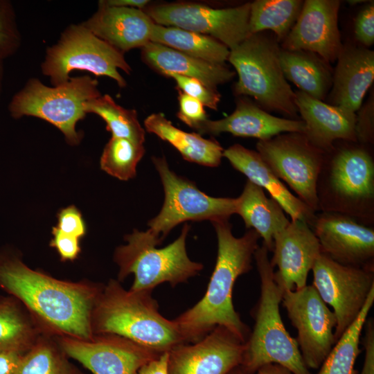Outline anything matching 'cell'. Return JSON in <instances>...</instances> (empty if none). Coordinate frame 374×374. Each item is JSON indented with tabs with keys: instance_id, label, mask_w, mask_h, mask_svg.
I'll return each instance as SVG.
<instances>
[{
	"instance_id": "obj_47",
	"label": "cell",
	"mask_w": 374,
	"mask_h": 374,
	"mask_svg": "<svg viewBox=\"0 0 374 374\" xmlns=\"http://www.w3.org/2000/svg\"><path fill=\"white\" fill-rule=\"evenodd\" d=\"M104 2L112 6L134 8L143 10L148 5V0H107Z\"/></svg>"
},
{
	"instance_id": "obj_49",
	"label": "cell",
	"mask_w": 374,
	"mask_h": 374,
	"mask_svg": "<svg viewBox=\"0 0 374 374\" xmlns=\"http://www.w3.org/2000/svg\"><path fill=\"white\" fill-rule=\"evenodd\" d=\"M362 2H367L366 1H362V0H358V1H356V0H350V1H348V3L350 5H356L357 3H361Z\"/></svg>"
},
{
	"instance_id": "obj_22",
	"label": "cell",
	"mask_w": 374,
	"mask_h": 374,
	"mask_svg": "<svg viewBox=\"0 0 374 374\" xmlns=\"http://www.w3.org/2000/svg\"><path fill=\"white\" fill-rule=\"evenodd\" d=\"M295 104L305 125L304 134L315 147L326 152L337 141L357 142L355 112L316 99L299 90Z\"/></svg>"
},
{
	"instance_id": "obj_40",
	"label": "cell",
	"mask_w": 374,
	"mask_h": 374,
	"mask_svg": "<svg viewBox=\"0 0 374 374\" xmlns=\"http://www.w3.org/2000/svg\"><path fill=\"white\" fill-rule=\"evenodd\" d=\"M357 43L368 48L374 44V1H369L359 12L354 23Z\"/></svg>"
},
{
	"instance_id": "obj_7",
	"label": "cell",
	"mask_w": 374,
	"mask_h": 374,
	"mask_svg": "<svg viewBox=\"0 0 374 374\" xmlns=\"http://www.w3.org/2000/svg\"><path fill=\"white\" fill-rule=\"evenodd\" d=\"M190 226L185 224L179 236L163 248L148 231L134 230L125 237L127 244L118 247L114 260L119 267L118 279L130 274L134 279L130 290L152 292L157 286L168 283L172 287L187 282L197 275L203 265L188 256L186 240Z\"/></svg>"
},
{
	"instance_id": "obj_21",
	"label": "cell",
	"mask_w": 374,
	"mask_h": 374,
	"mask_svg": "<svg viewBox=\"0 0 374 374\" xmlns=\"http://www.w3.org/2000/svg\"><path fill=\"white\" fill-rule=\"evenodd\" d=\"M333 69L330 105L359 110L374 80V51L359 44H343Z\"/></svg>"
},
{
	"instance_id": "obj_39",
	"label": "cell",
	"mask_w": 374,
	"mask_h": 374,
	"mask_svg": "<svg viewBox=\"0 0 374 374\" xmlns=\"http://www.w3.org/2000/svg\"><path fill=\"white\" fill-rule=\"evenodd\" d=\"M357 114L355 133L358 143L371 145L374 142L373 92L366 103L360 107Z\"/></svg>"
},
{
	"instance_id": "obj_15",
	"label": "cell",
	"mask_w": 374,
	"mask_h": 374,
	"mask_svg": "<svg viewBox=\"0 0 374 374\" xmlns=\"http://www.w3.org/2000/svg\"><path fill=\"white\" fill-rule=\"evenodd\" d=\"M244 343L224 326H216L193 344L168 352V374H229L240 366Z\"/></svg>"
},
{
	"instance_id": "obj_16",
	"label": "cell",
	"mask_w": 374,
	"mask_h": 374,
	"mask_svg": "<svg viewBox=\"0 0 374 374\" xmlns=\"http://www.w3.org/2000/svg\"><path fill=\"white\" fill-rule=\"evenodd\" d=\"M321 253L347 266L374 270V229L340 213H316L310 226Z\"/></svg>"
},
{
	"instance_id": "obj_5",
	"label": "cell",
	"mask_w": 374,
	"mask_h": 374,
	"mask_svg": "<svg viewBox=\"0 0 374 374\" xmlns=\"http://www.w3.org/2000/svg\"><path fill=\"white\" fill-rule=\"evenodd\" d=\"M268 250L262 244L256 250L260 294L253 310L254 326L244 343L241 371L253 374L268 364H280L293 374H311L301 356L297 341L286 330L280 314L284 290L274 278Z\"/></svg>"
},
{
	"instance_id": "obj_8",
	"label": "cell",
	"mask_w": 374,
	"mask_h": 374,
	"mask_svg": "<svg viewBox=\"0 0 374 374\" xmlns=\"http://www.w3.org/2000/svg\"><path fill=\"white\" fill-rule=\"evenodd\" d=\"M98 82L89 76L70 78L50 87L38 79H30L12 98L8 110L15 118L32 116L57 127L71 145L81 141L77 123L86 115L87 103L100 96Z\"/></svg>"
},
{
	"instance_id": "obj_37",
	"label": "cell",
	"mask_w": 374,
	"mask_h": 374,
	"mask_svg": "<svg viewBox=\"0 0 374 374\" xmlns=\"http://www.w3.org/2000/svg\"><path fill=\"white\" fill-rule=\"evenodd\" d=\"M19 42L11 4L0 0V58L3 60L12 55L18 47Z\"/></svg>"
},
{
	"instance_id": "obj_45",
	"label": "cell",
	"mask_w": 374,
	"mask_h": 374,
	"mask_svg": "<svg viewBox=\"0 0 374 374\" xmlns=\"http://www.w3.org/2000/svg\"><path fill=\"white\" fill-rule=\"evenodd\" d=\"M22 354L14 351L0 352V374H15Z\"/></svg>"
},
{
	"instance_id": "obj_17",
	"label": "cell",
	"mask_w": 374,
	"mask_h": 374,
	"mask_svg": "<svg viewBox=\"0 0 374 374\" xmlns=\"http://www.w3.org/2000/svg\"><path fill=\"white\" fill-rule=\"evenodd\" d=\"M63 353L92 374H136L139 369L159 354L122 337L103 335L91 339L65 337Z\"/></svg>"
},
{
	"instance_id": "obj_10",
	"label": "cell",
	"mask_w": 374,
	"mask_h": 374,
	"mask_svg": "<svg viewBox=\"0 0 374 374\" xmlns=\"http://www.w3.org/2000/svg\"><path fill=\"white\" fill-rule=\"evenodd\" d=\"M152 160L163 184L164 202L159 214L148 222L147 231L159 244L181 222L229 220L235 213L236 198L208 196L171 170L166 158Z\"/></svg>"
},
{
	"instance_id": "obj_48",
	"label": "cell",
	"mask_w": 374,
	"mask_h": 374,
	"mask_svg": "<svg viewBox=\"0 0 374 374\" xmlns=\"http://www.w3.org/2000/svg\"><path fill=\"white\" fill-rule=\"evenodd\" d=\"M3 60L0 58V93L1 91L2 87V80H3V65H2Z\"/></svg>"
},
{
	"instance_id": "obj_33",
	"label": "cell",
	"mask_w": 374,
	"mask_h": 374,
	"mask_svg": "<svg viewBox=\"0 0 374 374\" xmlns=\"http://www.w3.org/2000/svg\"><path fill=\"white\" fill-rule=\"evenodd\" d=\"M33 330L12 299H0V352H27L34 344Z\"/></svg>"
},
{
	"instance_id": "obj_27",
	"label": "cell",
	"mask_w": 374,
	"mask_h": 374,
	"mask_svg": "<svg viewBox=\"0 0 374 374\" xmlns=\"http://www.w3.org/2000/svg\"><path fill=\"white\" fill-rule=\"evenodd\" d=\"M280 62L287 80L299 91L323 101L332 85L333 69L318 54L304 50H288L280 47Z\"/></svg>"
},
{
	"instance_id": "obj_24",
	"label": "cell",
	"mask_w": 374,
	"mask_h": 374,
	"mask_svg": "<svg viewBox=\"0 0 374 374\" xmlns=\"http://www.w3.org/2000/svg\"><path fill=\"white\" fill-rule=\"evenodd\" d=\"M223 157L249 181L265 188L290 215L291 221L299 220L312 226L317 213L290 192L257 151L236 143L224 150Z\"/></svg>"
},
{
	"instance_id": "obj_2",
	"label": "cell",
	"mask_w": 374,
	"mask_h": 374,
	"mask_svg": "<svg viewBox=\"0 0 374 374\" xmlns=\"http://www.w3.org/2000/svg\"><path fill=\"white\" fill-rule=\"evenodd\" d=\"M0 287L21 301L46 326L68 337L91 338V313L100 292L59 280L0 253Z\"/></svg>"
},
{
	"instance_id": "obj_26",
	"label": "cell",
	"mask_w": 374,
	"mask_h": 374,
	"mask_svg": "<svg viewBox=\"0 0 374 374\" xmlns=\"http://www.w3.org/2000/svg\"><path fill=\"white\" fill-rule=\"evenodd\" d=\"M235 213L242 217L247 229L255 230L262 238L268 251L273 250L275 234L290 222L281 206L267 197L262 188L249 180L236 197Z\"/></svg>"
},
{
	"instance_id": "obj_28",
	"label": "cell",
	"mask_w": 374,
	"mask_h": 374,
	"mask_svg": "<svg viewBox=\"0 0 374 374\" xmlns=\"http://www.w3.org/2000/svg\"><path fill=\"white\" fill-rule=\"evenodd\" d=\"M144 126L148 132L172 145L188 161L208 167H217L221 163L224 149L216 140L175 127L163 113L149 115Z\"/></svg>"
},
{
	"instance_id": "obj_13",
	"label": "cell",
	"mask_w": 374,
	"mask_h": 374,
	"mask_svg": "<svg viewBox=\"0 0 374 374\" xmlns=\"http://www.w3.org/2000/svg\"><path fill=\"white\" fill-rule=\"evenodd\" d=\"M312 285L337 319L336 342L355 321L374 288V270L339 264L321 253L312 269Z\"/></svg>"
},
{
	"instance_id": "obj_35",
	"label": "cell",
	"mask_w": 374,
	"mask_h": 374,
	"mask_svg": "<svg viewBox=\"0 0 374 374\" xmlns=\"http://www.w3.org/2000/svg\"><path fill=\"white\" fill-rule=\"evenodd\" d=\"M64 354L50 344H34L22 354L15 374H74Z\"/></svg>"
},
{
	"instance_id": "obj_30",
	"label": "cell",
	"mask_w": 374,
	"mask_h": 374,
	"mask_svg": "<svg viewBox=\"0 0 374 374\" xmlns=\"http://www.w3.org/2000/svg\"><path fill=\"white\" fill-rule=\"evenodd\" d=\"M302 0H256L250 2L249 32H271L280 44L296 23Z\"/></svg>"
},
{
	"instance_id": "obj_44",
	"label": "cell",
	"mask_w": 374,
	"mask_h": 374,
	"mask_svg": "<svg viewBox=\"0 0 374 374\" xmlns=\"http://www.w3.org/2000/svg\"><path fill=\"white\" fill-rule=\"evenodd\" d=\"M168 352L159 354L143 365L136 374H168Z\"/></svg>"
},
{
	"instance_id": "obj_4",
	"label": "cell",
	"mask_w": 374,
	"mask_h": 374,
	"mask_svg": "<svg viewBox=\"0 0 374 374\" xmlns=\"http://www.w3.org/2000/svg\"><path fill=\"white\" fill-rule=\"evenodd\" d=\"M370 145L337 141L325 152L317 182L319 211L374 225V158Z\"/></svg>"
},
{
	"instance_id": "obj_12",
	"label": "cell",
	"mask_w": 374,
	"mask_h": 374,
	"mask_svg": "<svg viewBox=\"0 0 374 374\" xmlns=\"http://www.w3.org/2000/svg\"><path fill=\"white\" fill-rule=\"evenodd\" d=\"M143 11L157 24L210 36L229 50L251 35L250 2L225 8L193 2L168 3L148 6Z\"/></svg>"
},
{
	"instance_id": "obj_19",
	"label": "cell",
	"mask_w": 374,
	"mask_h": 374,
	"mask_svg": "<svg viewBox=\"0 0 374 374\" xmlns=\"http://www.w3.org/2000/svg\"><path fill=\"white\" fill-rule=\"evenodd\" d=\"M270 263L276 283L284 290H299L306 285L308 273L321 253L319 242L304 221L294 220L274 236Z\"/></svg>"
},
{
	"instance_id": "obj_31",
	"label": "cell",
	"mask_w": 374,
	"mask_h": 374,
	"mask_svg": "<svg viewBox=\"0 0 374 374\" xmlns=\"http://www.w3.org/2000/svg\"><path fill=\"white\" fill-rule=\"evenodd\" d=\"M374 302V288L355 321L347 328L326 357L318 374H356L354 368L361 353L359 343L367 316Z\"/></svg>"
},
{
	"instance_id": "obj_42",
	"label": "cell",
	"mask_w": 374,
	"mask_h": 374,
	"mask_svg": "<svg viewBox=\"0 0 374 374\" xmlns=\"http://www.w3.org/2000/svg\"><path fill=\"white\" fill-rule=\"evenodd\" d=\"M52 234L53 236L50 244L57 249L62 260L75 259L80 251L79 239L65 234L56 226L53 227Z\"/></svg>"
},
{
	"instance_id": "obj_34",
	"label": "cell",
	"mask_w": 374,
	"mask_h": 374,
	"mask_svg": "<svg viewBox=\"0 0 374 374\" xmlns=\"http://www.w3.org/2000/svg\"><path fill=\"white\" fill-rule=\"evenodd\" d=\"M144 154L143 143L112 136L103 149L100 168L109 175L127 181L136 176L137 164Z\"/></svg>"
},
{
	"instance_id": "obj_1",
	"label": "cell",
	"mask_w": 374,
	"mask_h": 374,
	"mask_svg": "<svg viewBox=\"0 0 374 374\" xmlns=\"http://www.w3.org/2000/svg\"><path fill=\"white\" fill-rule=\"evenodd\" d=\"M217 235V256L206 291L200 301L174 319L186 342H195L216 326H224L245 342L250 334L233 304L235 280L251 268L260 235L249 229L240 238L229 220L211 222Z\"/></svg>"
},
{
	"instance_id": "obj_50",
	"label": "cell",
	"mask_w": 374,
	"mask_h": 374,
	"mask_svg": "<svg viewBox=\"0 0 374 374\" xmlns=\"http://www.w3.org/2000/svg\"><path fill=\"white\" fill-rule=\"evenodd\" d=\"M74 374H82V373H81L79 371H77L75 370Z\"/></svg>"
},
{
	"instance_id": "obj_38",
	"label": "cell",
	"mask_w": 374,
	"mask_h": 374,
	"mask_svg": "<svg viewBox=\"0 0 374 374\" xmlns=\"http://www.w3.org/2000/svg\"><path fill=\"white\" fill-rule=\"evenodd\" d=\"M179 112L177 118L190 127L196 129L207 118L204 105L197 100L179 90Z\"/></svg>"
},
{
	"instance_id": "obj_20",
	"label": "cell",
	"mask_w": 374,
	"mask_h": 374,
	"mask_svg": "<svg viewBox=\"0 0 374 374\" xmlns=\"http://www.w3.org/2000/svg\"><path fill=\"white\" fill-rule=\"evenodd\" d=\"M196 131L199 134L219 135L230 133L235 136L267 140L287 132L305 133V125L301 119L275 116L245 96L236 102L235 110L225 118L202 123Z\"/></svg>"
},
{
	"instance_id": "obj_29",
	"label": "cell",
	"mask_w": 374,
	"mask_h": 374,
	"mask_svg": "<svg viewBox=\"0 0 374 374\" xmlns=\"http://www.w3.org/2000/svg\"><path fill=\"white\" fill-rule=\"evenodd\" d=\"M150 42L214 64H224L230 53L224 44L210 36L155 23Z\"/></svg>"
},
{
	"instance_id": "obj_46",
	"label": "cell",
	"mask_w": 374,
	"mask_h": 374,
	"mask_svg": "<svg viewBox=\"0 0 374 374\" xmlns=\"http://www.w3.org/2000/svg\"><path fill=\"white\" fill-rule=\"evenodd\" d=\"M229 374H246L237 368ZM253 374H293L285 367L277 364H268L259 368Z\"/></svg>"
},
{
	"instance_id": "obj_36",
	"label": "cell",
	"mask_w": 374,
	"mask_h": 374,
	"mask_svg": "<svg viewBox=\"0 0 374 374\" xmlns=\"http://www.w3.org/2000/svg\"><path fill=\"white\" fill-rule=\"evenodd\" d=\"M163 75L172 78L177 89L183 93L200 101L204 106L217 110L221 95L217 89L208 87L200 80L184 76L173 72H164Z\"/></svg>"
},
{
	"instance_id": "obj_23",
	"label": "cell",
	"mask_w": 374,
	"mask_h": 374,
	"mask_svg": "<svg viewBox=\"0 0 374 374\" xmlns=\"http://www.w3.org/2000/svg\"><path fill=\"white\" fill-rule=\"evenodd\" d=\"M154 22L142 10L112 6L100 1L97 12L82 25L121 53L150 42Z\"/></svg>"
},
{
	"instance_id": "obj_43",
	"label": "cell",
	"mask_w": 374,
	"mask_h": 374,
	"mask_svg": "<svg viewBox=\"0 0 374 374\" xmlns=\"http://www.w3.org/2000/svg\"><path fill=\"white\" fill-rule=\"evenodd\" d=\"M365 334L362 344L365 350L364 361L360 374H374V321L373 318L365 322Z\"/></svg>"
},
{
	"instance_id": "obj_14",
	"label": "cell",
	"mask_w": 374,
	"mask_h": 374,
	"mask_svg": "<svg viewBox=\"0 0 374 374\" xmlns=\"http://www.w3.org/2000/svg\"><path fill=\"white\" fill-rule=\"evenodd\" d=\"M281 302L297 330L296 340L306 366L319 368L336 343L335 314L312 285L295 291L285 290Z\"/></svg>"
},
{
	"instance_id": "obj_3",
	"label": "cell",
	"mask_w": 374,
	"mask_h": 374,
	"mask_svg": "<svg viewBox=\"0 0 374 374\" xmlns=\"http://www.w3.org/2000/svg\"><path fill=\"white\" fill-rule=\"evenodd\" d=\"M151 292L125 290L110 280L94 304L92 331L122 337L159 354L187 344L175 321L159 312Z\"/></svg>"
},
{
	"instance_id": "obj_11",
	"label": "cell",
	"mask_w": 374,
	"mask_h": 374,
	"mask_svg": "<svg viewBox=\"0 0 374 374\" xmlns=\"http://www.w3.org/2000/svg\"><path fill=\"white\" fill-rule=\"evenodd\" d=\"M256 150L276 176L297 197L318 212L317 182L325 152L313 145L303 133L287 132L258 141Z\"/></svg>"
},
{
	"instance_id": "obj_9",
	"label": "cell",
	"mask_w": 374,
	"mask_h": 374,
	"mask_svg": "<svg viewBox=\"0 0 374 374\" xmlns=\"http://www.w3.org/2000/svg\"><path fill=\"white\" fill-rule=\"evenodd\" d=\"M132 71L124 55L98 38L82 24L71 25L62 33L58 42L48 48L42 71L53 86L67 82L73 70L88 71L96 75L114 80L119 87L126 86L118 69Z\"/></svg>"
},
{
	"instance_id": "obj_32",
	"label": "cell",
	"mask_w": 374,
	"mask_h": 374,
	"mask_svg": "<svg viewBox=\"0 0 374 374\" xmlns=\"http://www.w3.org/2000/svg\"><path fill=\"white\" fill-rule=\"evenodd\" d=\"M86 113H93L100 116L113 137L143 144L145 131L138 120L136 112L116 104L109 95L100 96L89 101L86 105Z\"/></svg>"
},
{
	"instance_id": "obj_41",
	"label": "cell",
	"mask_w": 374,
	"mask_h": 374,
	"mask_svg": "<svg viewBox=\"0 0 374 374\" xmlns=\"http://www.w3.org/2000/svg\"><path fill=\"white\" fill-rule=\"evenodd\" d=\"M55 226L65 234L78 239L82 238L87 232L82 214L75 206H69L60 211Z\"/></svg>"
},
{
	"instance_id": "obj_18",
	"label": "cell",
	"mask_w": 374,
	"mask_h": 374,
	"mask_svg": "<svg viewBox=\"0 0 374 374\" xmlns=\"http://www.w3.org/2000/svg\"><path fill=\"white\" fill-rule=\"evenodd\" d=\"M340 4L338 0L304 1L296 23L280 47L311 51L330 64L335 62L343 47L338 26Z\"/></svg>"
},
{
	"instance_id": "obj_6",
	"label": "cell",
	"mask_w": 374,
	"mask_h": 374,
	"mask_svg": "<svg viewBox=\"0 0 374 374\" xmlns=\"http://www.w3.org/2000/svg\"><path fill=\"white\" fill-rule=\"evenodd\" d=\"M280 51V44L269 31L251 34L231 49L228 61L238 76L234 92L252 97L267 112L298 119L294 91L283 73Z\"/></svg>"
},
{
	"instance_id": "obj_25",
	"label": "cell",
	"mask_w": 374,
	"mask_h": 374,
	"mask_svg": "<svg viewBox=\"0 0 374 374\" xmlns=\"http://www.w3.org/2000/svg\"><path fill=\"white\" fill-rule=\"evenodd\" d=\"M141 48L143 60L161 74L173 72L194 78L214 89L235 75L226 64L208 62L159 43L150 42Z\"/></svg>"
}]
</instances>
